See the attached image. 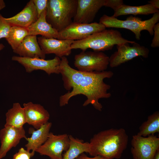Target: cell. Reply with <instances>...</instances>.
<instances>
[{
	"label": "cell",
	"mask_w": 159,
	"mask_h": 159,
	"mask_svg": "<svg viewBox=\"0 0 159 159\" xmlns=\"http://www.w3.org/2000/svg\"><path fill=\"white\" fill-rule=\"evenodd\" d=\"M60 73L62 77L64 88L69 90L59 97L60 107L67 105L70 99L78 95H82L87 97L83 106L91 104L96 110L101 111L102 106L99 102L100 99L109 98L111 93L108 91L111 86L105 83V78H110L114 75L110 71L101 72H86L72 68L65 57L61 58Z\"/></svg>",
	"instance_id": "obj_1"
},
{
	"label": "cell",
	"mask_w": 159,
	"mask_h": 159,
	"mask_svg": "<svg viewBox=\"0 0 159 159\" xmlns=\"http://www.w3.org/2000/svg\"><path fill=\"white\" fill-rule=\"evenodd\" d=\"M128 141V135L124 128L102 131L90 139L89 154L93 156L99 155L104 159H119L126 149Z\"/></svg>",
	"instance_id": "obj_2"
},
{
	"label": "cell",
	"mask_w": 159,
	"mask_h": 159,
	"mask_svg": "<svg viewBox=\"0 0 159 159\" xmlns=\"http://www.w3.org/2000/svg\"><path fill=\"white\" fill-rule=\"evenodd\" d=\"M134 41L123 37L117 30L105 29L94 33L82 40L74 41L71 45L72 49H80L85 51L88 49L94 51L102 52L111 49L115 45L125 43L133 44Z\"/></svg>",
	"instance_id": "obj_3"
},
{
	"label": "cell",
	"mask_w": 159,
	"mask_h": 159,
	"mask_svg": "<svg viewBox=\"0 0 159 159\" xmlns=\"http://www.w3.org/2000/svg\"><path fill=\"white\" fill-rule=\"evenodd\" d=\"M77 0H48L46 19L58 32L72 22L75 15Z\"/></svg>",
	"instance_id": "obj_4"
},
{
	"label": "cell",
	"mask_w": 159,
	"mask_h": 159,
	"mask_svg": "<svg viewBox=\"0 0 159 159\" xmlns=\"http://www.w3.org/2000/svg\"><path fill=\"white\" fill-rule=\"evenodd\" d=\"M159 21V12H158L154 14L150 19L145 20L132 15L127 17L126 20H122L104 14L100 18L99 22L106 28H124L130 30L135 34L136 39L139 40L143 30H147L151 36L153 35V27Z\"/></svg>",
	"instance_id": "obj_5"
},
{
	"label": "cell",
	"mask_w": 159,
	"mask_h": 159,
	"mask_svg": "<svg viewBox=\"0 0 159 159\" xmlns=\"http://www.w3.org/2000/svg\"><path fill=\"white\" fill-rule=\"evenodd\" d=\"M109 64V57L102 52L82 51L74 57V66L82 72L106 71Z\"/></svg>",
	"instance_id": "obj_6"
},
{
	"label": "cell",
	"mask_w": 159,
	"mask_h": 159,
	"mask_svg": "<svg viewBox=\"0 0 159 159\" xmlns=\"http://www.w3.org/2000/svg\"><path fill=\"white\" fill-rule=\"evenodd\" d=\"M131 152L133 159H153L159 150V138L154 135L144 137L133 135Z\"/></svg>",
	"instance_id": "obj_7"
},
{
	"label": "cell",
	"mask_w": 159,
	"mask_h": 159,
	"mask_svg": "<svg viewBox=\"0 0 159 159\" xmlns=\"http://www.w3.org/2000/svg\"><path fill=\"white\" fill-rule=\"evenodd\" d=\"M129 44L116 45L117 51L109 57L110 67H117L137 57L142 56L145 58L148 57L149 50L147 47L136 42L132 46Z\"/></svg>",
	"instance_id": "obj_8"
},
{
	"label": "cell",
	"mask_w": 159,
	"mask_h": 159,
	"mask_svg": "<svg viewBox=\"0 0 159 159\" xmlns=\"http://www.w3.org/2000/svg\"><path fill=\"white\" fill-rule=\"evenodd\" d=\"M106 28L103 24L96 22L86 24L72 22L59 32L57 39L78 41Z\"/></svg>",
	"instance_id": "obj_9"
},
{
	"label": "cell",
	"mask_w": 159,
	"mask_h": 159,
	"mask_svg": "<svg viewBox=\"0 0 159 159\" xmlns=\"http://www.w3.org/2000/svg\"><path fill=\"white\" fill-rule=\"evenodd\" d=\"M69 136L67 134L57 135L50 132L46 141L35 152L51 159H62L63 152L66 151L69 147Z\"/></svg>",
	"instance_id": "obj_10"
},
{
	"label": "cell",
	"mask_w": 159,
	"mask_h": 159,
	"mask_svg": "<svg viewBox=\"0 0 159 159\" xmlns=\"http://www.w3.org/2000/svg\"><path fill=\"white\" fill-rule=\"evenodd\" d=\"M13 61L18 62L23 65L27 72L30 73L38 70L44 71L48 75L52 74H60L59 67L60 58L56 56L51 59L45 60L38 58H27L13 56Z\"/></svg>",
	"instance_id": "obj_11"
},
{
	"label": "cell",
	"mask_w": 159,
	"mask_h": 159,
	"mask_svg": "<svg viewBox=\"0 0 159 159\" xmlns=\"http://www.w3.org/2000/svg\"><path fill=\"white\" fill-rule=\"evenodd\" d=\"M105 0H77V5L73 22L92 23L99 10L105 6Z\"/></svg>",
	"instance_id": "obj_12"
},
{
	"label": "cell",
	"mask_w": 159,
	"mask_h": 159,
	"mask_svg": "<svg viewBox=\"0 0 159 159\" xmlns=\"http://www.w3.org/2000/svg\"><path fill=\"white\" fill-rule=\"evenodd\" d=\"M37 39L42 50L45 55L54 54L60 58L71 54V45L74 41L72 40L47 38L42 36Z\"/></svg>",
	"instance_id": "obj_13"
},
{
	"label": "cell",
	"mask_w": 159,
	"mask_h": 159,
	"mask_svg": "<svg viewBox=\"0 0 159 159\" xmlns=\"http://www.w3.org/2000/svg\"><path fill=\"white\" fill-rule=\"evenodd\" d=\"M26 138L23 127L4 126L0 131V159L5 157L12 148L15 147L21 139Z\"/></svg>",
	"instance_id": "obj_14"
},
{
	"label": "cell",
	"mask_w": 159,
	"mask_h": 159,
	"mask_svg": "<svg viewBox=\"0 0 159 159\" xmlns=\"http://www.w3.org/2000/svg\"><path fill=\"white\" fill-rule=\"evenodd\" d=\"M26 123L38 129L48 122L50 115L48 111L39 104L29 102L23 104Z\"/></svg>",
	"instance_id": "obj_15"
},
{
	"label": "cell",
	"mask_w": 159,
	"mask_h": 159,
	"mask_svg": "<svg viewBox=\"0 0 159 159\" xmlns=\"http://www.w3.org/2000/svg\"><path fill=\"white\" fill-rule=\"evenodd\" d=\"M38 18V14L32 0L29 1L24 9L14 16L5 20L11 26H17L27 28Z\"/></svg>",
	"instance_id": "obj_16"
},
{
	"label": "cell",
	"mask_w": 159,
	"mask_h": 159,
	"mask_svg": "<svg viewBox=\"0 0 159 159\" xmlns=\"http://www.w3.org/2000/svg\"><path fill=\"white\" fill-rule=\"evenodd\" d=\"M13 52L20 57L45 59V54L42 50L38 42L37 36L28 35Z\"/></svg>",
	"instance_id": "obj_17"
},
{
	"label": "cell",
	"mask_w": 159,
	"mask_h": 159,
	"mask_svg": "<svg viewBox=\"0 0 159 159\" xmlns=\"http://www.w3.org/2000/svg\"><path fill=\"white\" fill-rule=\"evenodd\" d=\"M52 126V123L48 122L36 130L32 128L29 129V132L32 135L31 137L26 138L25 139L28 142L25 147L28 151L32 150L31 153L33 156L36 150L42 145L47 139Z\"/></svg>",
	"instance_id": "obj_18"
},
{
	"label": "cell",
	"mask_w": 159,
	"mask_h": 159,
	"mask_svg": "<svg viewBox=\"0 0 159 159\" xmlns=\"http://www.w3.org/2000/svg\"><path fill=\"white\" fill-rule=\"evenodd\" d=\"M46 9L41 13L37 20L27 28L28 35H40L47 38L57 39L59 32L47 21Z\"/></svg>",
	"instance_id": "obj_19"
},
{
	"label": "cell",
	"mask_w": 159,
	"mask_h": 159,
	"mask_svg": "<svg viewBox=\"0 0 159 159\" xmlns=\"http://www.w3.org/2000/svg\"><path fill=\"white\" fill-rule=\"evenodd\" d=\"M114 11L112 16L116 18L119 16L129 14L148 15L159 12V10L148 3L139 6H131L124 4L120 6Z\"/></svg>",
	"instance_id": "obj_20"
},
{
	"label": "cell",
	"mask_w": 159,
	"mask_h": 159,
	"mask_svg": "<svg viewBox=\"0 0 159 159\" xmlns=\"http://www.w3.org/2000/svg\"><path fill=\"white\" fill-rule=\"evenodd\" d=\"M69 147L63 155L62 159H75L82 153L88 154L90 151L89 142H84L83 140L74 138L69 135Z\"/></svg>",
	"instance_id": "obj_21"
},
{
	"label": "cell",
	"mask_w": 159,
	"mask_h": 159,
	"mask_svg": "<svg viewBox=\"0 0 159 159\" xmlns=\"http://www.w3.org/2000/svg\"><path fill=\"white\" fill-rule=\"evenodd\" d=\"M6 123L4 126L21 128L26 123L24 108L19 103L13 104L12 107L6 113Z\"/></svg>",
	"instance_id": "obj_22"
},
{
	"label": "cell",
	"mask_w": 159,
	"mask_h": 159,
	"mask_svg": "<svg viewBox=\"0 0 159 159\" xmlns=\"http://www.w3.org/2000/svg\"><path fill=\"white\" fill-rule=\"evenodd\" d=\"M159 132V112L157 111L149 115L147 120L139 127L137 134L146 137Z\"/></svg>",
	"instance_id": "obj_23"
},
{
	"label": "cell",
	"mask_w": 159,
	"mask_h": 159,
	"mask_svg": "<svg viewBox=\"0 0 159 159\" xmlns=\"http://www.w3.org/2000/svg\"><path fill=\"white\" fill-rule=\"evenodd\" d=\"M28 35L27 28L13 25L11 26L5 39L14 50L19 46L24 38Z\"/></svg>",
	"instance_id": "obj_24"
},
{
	"label": "cell",
	"mask_w": 159,
	"mask_h": 159,
	"mask_svg": "<svg viewBox=\"0 0 159 159\" xmlns=\"http://www.w3.org/2000/svg\"><path fill=\"white\" fill-rule=\"evenodd\" d=\"M11 26L6 21L5 18L0 14V39L7 37Z\"/></svg>",
	"instance_id": "obj_25"
},
{
	"label": "cell",
	"mask_w": 159,
	"mask_h": 159,
	"mask_svg": "<svg viewBox=\"0 0 159 159\" xmlns=\"http://www.w3.org/2000/svg\"><path fill=\"white\" fill-rule=\"evenodd\" d=\"M35 7L38 18L42 12L47 8L48 0H32Z\"/></svg>",
	"instance_id": "obj_26"
},
{
	"label": "cell",
	"mask_w": 159,
	"mask_h": 159,
	"mask_svg": "<svg viewBox=\"0 0 159 159\" xmlns=\"http://www.w3.org/2000/svg\"><path fill=\"white\" fill-rule=\"evenodd\" d=\"M33 156L31 152L21 148L14 155L13 159H30Z\"/></svg>",
	"instance_id": "obj_27"
},
{
	"label": "cell",
	"mask_w": 159,
	"mask_h": 159,
	"mask_svg": "<svg viewBox=\"0 0 159 159\" xmlns=\"http://www.w3.org/2000/svg\"><path fill=\"white\" fill-rule=\"evenodd\" d=\"M154 35L152 40L151 47L155 48L159 47V23H157L154 26L153 28Z\"/></svg>",
	"instance_id": "obj_28"
},
{
	"label": "cell",
	"mask_w": 159,
	"mask_h": 159,
	"mask_svg": "<svg viewBox=\"0 0 159 159\" xmlns=\"http://www.w3.org/2000/svg\"><path fill=\"white\" fill-rule=\"evenodd\" d=\"M123 4V1L122 0H105V6L111 8L115 10Z\"/></svg>",
	"instance_id": "obj_29"
},
{
	"label": "cell",
	"mask_w": 159,
	"mask_h": 159,
	"mask_svg": "<svg viewBox=\"0 0 159 159\" xmlns=\"http://www.w3.org/2000/svg\"><path fill=\"white\" fill-rule=\"evenodd\" d=\"M75 159H104L101 156L97 155L93 156V157H90L88 156L84 153L80 155Z\"/></svg>",
	"instance_id": "obj_30"
},
{
	"label": "cell",
	"mask_w": 159,
	"mask_h": 159,
	"mask_svg": "<svg viewBox=\"0 0 159 159\" xmlns=\"http://www.w3.org/2000/svg\"><path fill=\"white\" fill-rule=\"evenodd\" d=\"M148 4H151L155 8L158 9H159V0H151L148 1Z\"/></svg>",
	"instance_id": "obj_31"
},
{
	"label": "cell",
	"mask_w": 159,
	"mask_h": 159,
	"mask_svg": "<svg viewBox=\"0 0 159 159\" xmlns=\"http://www.w3.org/2000/svg\"><path fill=\"white\" fill-rule=\"evenodd\" d=\"M5 6V4L4 1L0 0V10L4 9Z\"/></svg>",
	"instance_id": "obj_32"
},
{
	"label": "cell",
	"mask_w": 159,
	"mask_h": 159,
	"mask_svg": "<svg viewBox=\"0 0 159 159\" xmlns=\"http://www.w3.org/2000/svg\"><path fill=\"white\" fill-rule=\"evenodd\" d=\"M153 159H159V150L157 151Z\"/></svg>",
	"instance_id": "obj_33"
},
{
	"label": "cell",
	"mask_w": 159,
	"mask_h": 159,
	"mask_svg": "<svg viewBox=\"0 0 159 159\" xmlns=\"http://www.w3.org/2000/svg\"><path fill=\"white\" fill-rule=\"evenodd\" d=\"M4 45L1 43H0V51L2 50L4 48Z\"/></svg>",
	"instance_id": "obj_34"
}]
</instances>
